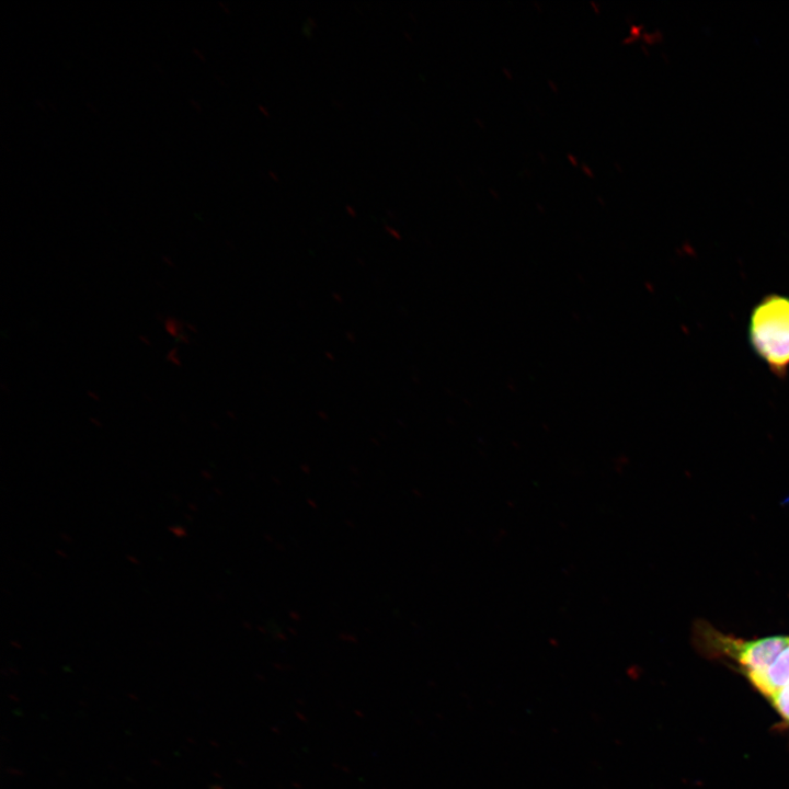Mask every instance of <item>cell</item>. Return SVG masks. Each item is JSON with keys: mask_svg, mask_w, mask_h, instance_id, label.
<instances>
[{"mask_svg": "<svg viewBox=\"0 0 789 789\" xmlns=\"http://www.w3.org/2000/svg\"><path fill=\"white\" fill-rule=\"evenodd\" d=\"M769 699L779 714L789 722V685L778 690Z\"/></svg>", "mask_w": 789, "mask_h": 789, "instance_id": "4", "label": "cell"}, {"mask_svg": "<svg viewBox=\"0 0 789 789\" xmlns=\"http://www.w3.org/2000/svg\"><path fill=\"white\" fill-rule=\"evenodd\" d=\"M698 647L712 656H725L737 663L746 676L764 672L789 643V636L742 640L724 634L708 622L699 621L694 629Z\"/></svg>", "mask_w": 789, "mask_h": 789, "instance_id": "2", "label": "cell"}, {"mask_svg": "<svg viewBox=\"0 0 789 789\" xmlns=\"http://www.w3.org/2000/svg\"><path fill=\"white\" fill-rule=\"evenodd\" d=\"M748 341L771 373L784 377L789 368V296L768 294L752 309Z\"/></svg>", "mask_w": 789, "mask_h": 789, "instance_id": "1", "label": "cell"}, {"mask_svg": "<svg viewBox=\"0 0 789 789\" xmlns=\"http://www.w3.org/2000/svg\"><path fill=\"white\" fill-rule=\"evenodd\" d=\"M767 698L789 685V643L762 673L747 676Z\"/></svg>", "mask_w": 789, "mask_h": 789, "instance_id": "3", "label": "cell"}]
</instances>
